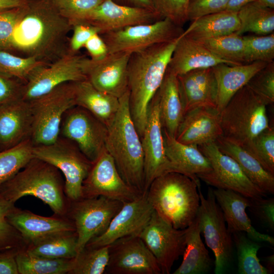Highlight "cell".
I'll return each instance as SVG.
<instances>
[{"instance_id":"obj_1","label":"cell","mask_w":274,"mask_h":274,"mask_svg":"<svg viewBox=\"0 0 274 274\" xmlns=\"http://www.w3.org/2000/svg\"><path fill=\"white\" fill-rule=\"evenodd\" d=\"M72 27L52 1L28 0L21 7L6 51L49 64L68 52L65 43Z\"/></svg>"},{"instance_id":"obj_2","label":"cell","mask_w":274,"mask_h":274,"mask_svg":"<svg viewBox=\"0 0 274 274\" xmlns=\"http://www.w3.org/2000/svg\"><path fill=\"white\" fill-rule=\"evenodd\" d=\"M179 38L130 55L128 64L129 105L141 138L145 128L149 104L161 85Z\"/></svg>"},{"instance_id":"obj_3","label":"cell","mask_w":274,"mask_h":274,"mask_svg":"<svg viewBox=\"0 0 274 274\" xmlns=\"http://www.w3.org/2000/svg\"><path fill=\"white\" fill-rule=\"evenodd\" d=\"M118 110L107 126L105 148L125 182L145 193L141 138L131 118L128 90L119 98Z\"/></svg>"},{"instance_id":"obj_4","label":"cell","mask_w":274,"mask_h":274,"mask_svg":"<svg viewBox=\"0 0 274 274\" xmlns=\"http://www.w3.org/2000/svg\"><path fill=\"white\" fill-rule=\"evenodd\" d=\"M31 195L48 206L54 215L66 216L70 200L64 192V180L53 165L33 157L0 187V198L12 203Z\"/></svg>"},{"instance_id":"obj_5","label":"cell","mask_w":274,"mask_h":274,"mask_svg":"<svg viewBox=\"0 0 274 274\" xmlns=\"http://www.w3.org/2000/svg\"><path fill=\"white\" fill-rule=\"evenodd\" d=\"M198 186L183 174L169 172L155 179L146 191L153 210L179 229L195 220L200 206Z\"/></svg>"},{"instance_id":"obj_6","label":"cell","mask_w":274,"mask_h":274,"mask_svg":"<svg viewBox=\"0 0 274 274\" xmlns=\"http://www.w3.org/2000/svg\"><path fill=\"white\" fill-rule=\"evenodd\" d=\"M266 105L246 85L220 112L223 136L241 146L269 128Z\"/></svg>"},{"instance_id":"obj_7","label":"cell","mask_w":274,"mask_h":274,"mask_svg":"<svg viewBox=\"0 0 274 274\" xmlns=\"http://www.w3.org/2000/svg\"><path fill=\"white\" fill-rule=\"evenodd\" d=\"M33 157L44 160L57 168L64 178V192L70 201L82 197V185L93 162L73 141L59 136L53 144L33 146Z\"/></svg>"},{"instance_id":"obj_8","label":"cell","mask_w":274,"mask_h":274,"mask_svg":"<svg viewBox=\"0 0 274 274\" xmlns=\"http://www.w3.org/2000/svg\"><path fill=\"white\" fill-rule=\"evenodd\" d=\"M74 83L62 84L49 93L29 101L33 122L30 140L33 146L50 145L59 138L64 113L76 106Z\"/></svg>"},{"instance_id":"obj_9","label":"cell","mask_w":274,"mask_h":274,"mask_svg":"<svg viewBox=\"0 0 274 274\" xmlns=\"http://www.w3.org/2000/svg\"><path fill=\"white\" fill-rule=\"evenodd\" d=\"M200 206L196 219L207 245L213 252L215 274H223L229 267L233 257V241L222 210L209 187L207 197L198 188Z\"/></svg>"},{"instance_id":"obj_10","label":"cell","mask_w":274,"mask_h":274,"mask_svg":"<svg viewBox=\"0 0 274 274\" xmlns=\"http://www.w3.org/2000/svg\"><path fill=\"white\" fill-rule=\"evenodd\" d=\"M184 31L182 27L167 18H162L154 22L131 25L100 35L107 45L108 53L132 54L154 45L177 39Z\"/></svg>"},{"instance_id":"obj_11","label":"cell","mask_w":274,"mask_h":274,"mask_svg":"<svg viewBox=\"0 0 274 274\" xmlns=\"http://www.w3.org/2000/svg\"><path fill=\"white\" fill-rule=\"evenodd\" d=\"M123 204L104 196L70 200L66 217L75 228L78 253L91 239L106 230Z\"/></svg>"},{"instance_id":"obj_12","label":"cell","mask_w":274,"mask_h":274,"mask_svg":"<svg viewBox=\"0 0 274 274\" xmlns=\"http://www.w3.org/2000/svg\"><path fill=\"white\" fill-rule=\"evenodd\" d=\"M198 147L209 159L212 167L210 172L197 176L200 180L216 188L230 190L250 199L266 196L233 158L219 149L215 142L200 145Z\"/></svg>"},{"instance_id":"obj_13","label":"cell","mask_w":274,"mask_h":274,"mask_svg":"<svg viewBox=\"0 0 274 274\" xmlns=\"http://www.w3.org/2000/svg\"><path fill=\"white\" fill-rule=\"evenodd\" d=\"M86 58L68 51L49 65L38 68L24 83L21 98L31 101L62 84L86 80L84 73Z\"/></svg>"},{"instance_id":"obj_14","label":"cell","mask_w":274,"mask_h":274,"mask_svg":"<svg viewBox=\"0 0 274 274\" xmlns=\"http://www.w3.org/2000/svg\"><path fill=\"white\" fill-rule=\"evenodd\" d=\"M107 127L85 109L75 106L65 112L59 136L74 142L93 163L105 150Z\"/></svg>"},{"instance_id":"obj_15","label":"cell","mask_w":274,"mask_h":274,"mask_svg":"<svg viewBox=\"0 0 274 274\" xmlns=\"http://www.w3.org/2000/svg\"><path fill=\"white\" fill-rule=\"evenodd\" d=\"M188 227L174 228L154 211L139 236L157 260L162 274H169L185 248Z\"/></svg>"},{"instance_id":"obj_16","label":"cell","mask_w":274,"mask_h":274,"mask_svg":"<svg viewBox=\"0 0 274 274\" xmlns=\"http://www.w3.org/2000/svg\"><path fill=\"white\" fill-rule=\"evenodd\" d=\"M82 191V198L104 196L123 203L142 194L125 182L106 149L93 162L83 181Z\"/></svg>"},{"instance_id":"obj_17","label":"cell","mask_w":274,"mask_h":274,"mask_svg":"<svg viewBox=\"0 0 274 274\" xmlns=\"http://www.w3.org/2000/svg\"><path fill=\"white\" fill-rule=\"evenodd\" d=\"M107 274H161L155 258L139 235L120 238L108 246Z\"/></svg>"},{"instance_id":"obj_18","label":"cell","mask_w":274,"mask_h":274,"mask_svg":"<svg viewBox=\"0 0 274 274\" xmlns=\"http://www.w3.org/2000/svg\"><path fill=\"white\" fill-rule=\"evenodd\" d=\"M141 141L144 154L145 189L157 177L170 172L164 148L159 98L156 92L149 106L147 122Z\"/></svg>"},{"instance_id":"obj_19","label":"cell","mask_w":274,"mask_h":274,"mask_svg":"<svg viewBox=\"0 0 274 274\" xmlns=\"http://www.w3.org/2000/svg\"><path fill=\"white\" fill-rule=\"evenodd\" d=\"M154 211L147 199L146 192L132 201L123 203L106 230L91 239L85 247L107 246L120 238L139 235Z\"/></svg>"},{"instance_id":"obj_20","label":"cell","mask_w":274,"mask_h":274,"mask_svg":"<svg viewBox=\"0 0 274 274\" xmlns=\"http://www.w3.org/2000/svg\"><path fill=\"white\" fill-rule=\"evenodd\" d=\"M131 54L108 53L104 58L92 60L86 58L84 73L87 79L98 90L119 98L128 90V64Z\"/></svg>"},{"instance_id":"obj_21","label":"cell","mask_w":274,"mask_h":274,"mask_svg":"<svg viewBox=\"0 0 274 274\" xmlns=\"http://www.w3.org/2000/svg\"><path fill=\"white\" fill-rule=\"evenodd\" d=\"M161 19L156 13L149 10L120 4L114 0H104L81 22L95 27L101 35Z\"/></svg>"},{"instance_id":"obj_22","label":"cell","mask_w":274,"mask_h":274,"mask_svg":"<svg viewBox=\"0 0 274 274\" xmlns=\"http://www.w3.org/2000/svg\"><path fill=\"white\" fill-rule=\"evenodd\" d=\"M222 135L220 112L216 108L200 107L185 113L175 138L183 144L199 146L215 142Z\"/></svg>"},{"instance_id":"obj_23","label":"cell","mask_w":274,"mask_h":274,"mask_svg":"<svg viewBox=\"0 0 274 274\" xmlns=\"http://www.w3.org/2000/svg\"><path fill=\"white\" fill-rule=\"evenodd\" d=\"M7 219L20 233L26 246L54 233L76 231L73 222L66 216L44 217L15 206Z\"/></svg>"},{"instance_id":"obj_24","label":"cell","mask_w":274,"mask_h":274,"mask_svg":"<svg viewBox=\"0 0 274 274\" xmlns=\"http://www.w3.org/2000/svg\"><path fill=\"white\" fill-rule=\"evenodd\" d=\"M32 115L30 101L18 99L0 105V152L30 139Z\"/></svg>"},{"instance_id":"obj_25","label":"cell","mask_w":274,"mask_h":274,"mask_svg":"<svg viewBox=\"0 0 274 274\" xmlns=\"http://www.w3.org/2000/svg\"><path fill=\"white\" fill-rule=\"evenodd\" d=\"M177 78L185 113L200 107L217 108V84L212 67L193 70Z\"/></svg>"},{"instance_id":"obj_26","label":"cell","mask_w":274,"mask_h":274,"mask_svg":"<svg viewBox=\"0 0 274 274\" xmlns=\"http://www.w3.org/2000/svg\"><path fill=\"white\" fill-rule=\"evenodd\" d=\"M216 200L223 213L227 227L232 233L245 232L250 239L257 242H267L273 246L274 238L258 231L252 226L246 209L251 205V199L227 189H213Z\"/></svg>"},{"instance_id":"obj_27","label":"cell","mask_w":274,"mask_h":274,"mask_svg":"<svg viewBox=\"0 0 274 274\" xmlns=\"http://www.w3.org/2000/svg\"><path fill=\"white\" fill-rule=\"evenodd\" d=\"M162 129L165 154L169 163L170 172L187 176L200 188L199 179L197 176L212 170L209 159L200 151L198 146L180 143Z\"/></svg>"},{"instance_id":"obj_28","label":"cell","mask_w":274,"mask_h":274,"mask_svg":"<svg viewBox=\"0 0 274 274\" xmlns=\"http://www.w3.org/2000/svg\"><path fill=\"white\" fill-rule=\"evenodd\" d=\"M220 63L232 65L214 54L200 42L182 35L174 49L167 70L178 76L193 70L212 67Z\"/></svg>"},{"instance_id":"obj_29","label":"cell","mask_w":274,"mask_h":274,"mask_svg":"<svg viewBox=\"0 0 274 274\" xmlns=\"http://www.w3.org/2000/svg\"><path fill=\"white\" fill-rule=\"evenodd\" d=\"M267 63L262 61L234 65L220 63L212 67L217 84V109L220 113L234 94Z\"/></svg>"},{"instance_id":"obj_30","label":"cell","mask_w":274,"mask_h":274,"mask_svg":"<svg viewBox=\"0 0 274 274\" xmlns=\"http://www.w3.org/2000/svg\"><path fill=\"white\" fill-rule=\"evenodd\" d=\"M157 93L162 128L175 138L185 114L177 76L167 70Z\"/></svg>"},{"instance_id":"obj_31","label":"cell","mask_w":274,"mask_h":274,"mask_svg":"<svg viewBox=\"0 0 274 274\" xmlns=\"http://www.w3.org/2000/svg\"><path fill=\"white\" fill-rule=\"evenodd\" d=\"M74 84L76 106L88 111L107 127L118 110L119 98L98 90L87 79Z\"/></svg>"},{"instance_id":"obj_32","label":"cell","mask_w":274,"mask_h":274,"mask_svg":"<svg viewBox=\"0 0 274 274\" xmlns=\"http://www.w3.org/2000/svg\"><path fill=\"white\" fill-rule=\"evenodd\" d=\"M219 149L233 158L248 178L265 194L274 193V175L242 146L222 135L215 142Z\"/></svg>"},{"instance_id":"obj_33","label":"cell","mask_w":274,"mask_h":274,"mask_svg":"<svg viewBox=\"0 0 274 274\" xmlns=\"http://www.w3.org/2000/svg\"><path fill=\"white\" fill-rule=\"evenodd\" d=\"M183 35L201 41L237 32L241 27L237 12L224 10L191 21Z\"/></svg>"},{"instance_id":"obj_34","label":"cell","mask_w":274,"mask_h":274,"mask_svg":"<svg viewBox=\"0 0 274 274\" xmlns=\"http://www.w3.org/2000/svg\"><path fill=\"white\" fill-rule=\"evenodd\" d=\"M200 234L196 217L188 227L183 260L174 274H204L210 271L213 262Z\"/></svg>"},{"instance_id":"obj_35","label":"cell","mask_w":274,"mask_h":274,"mask_svg":"<svg viewBox=\"0 0 274 274\" xmlns=\"http://www.w3.org/2000/svg\"><path fill=\"white\" fill-rule=\"evenodd\" d=\"M76 231H62L50 235L26 246L33 255L51 258H74L78 254Z\"/></svg>"},{"instance_id":"obj_36","label":"cell","mask_w":274,"mask_h":274,"mask_svg":"<svg viewBox=\"0 0 274 274\" xmlns=\"http://www.w3.org/2000/svg\"><path fill=\"white\" fill-rule=\"evenodd\" d=\"M75 258H51L29 253L20 249L16 257L19 274H68Z\"/></svg>"},{"instance_id":"obj_37","label":"cell","mask_w":274,"mask_h":274,"mask_svg":"<svg viewBox=\"0 0 274 274\" xmlns=\"http://www.w3.org/2000/svg\"><path fill=\"white\" fill-rule=\"evenodd\" d=\"M241 24L239 30L235 32L242 35L247 32L256 35H266L273 32L274 10L262 7L252 2L237 12Z\"/></svg>"},{"instance_id":"obj_38","label":"cell","mask_w":274,"mask_h":274,"mask_svg":"<svg viewBox=\"0 0 274 274\" xmlns=\"http://www.w3.org/2000/svg\"><path fill=\"white\" fill-rule=\"evenodd\" d=\"M198 41L232 65L246 63V45L243 35L234 32Z\"/></svg>"},{"instance_id":"obj_39","label":"cell","mask_w":274,"mask_h":274,"mask_svg":"<svg viewBox=\"0 0 274 274\" xmlns=\"http://www.w3.org/2000/svg\"><path fill=\"white\" fill-rule=\"evenodd\" d=\"M237 250L238 270L239 274H269L260 262L257 252L261 248L259 242L249 238L244 232L232 233Z\"/></svg>"},{"instance_id":"obj_40","label":"cell","mask_w":274,"mask_h":274,"mask_svg":"<svg viewBox=\"0 0 274 274\" xmlns=\"http://www.w3.org/2000/svg\"><path fill=\"white\" fill-rule=\"evenodd\" d=\"M33 147L30 139H28L16 146L0 152V187L33 158Z\"/></svg>"},{"instance_id":"obj_41","label":"cell","mask_w":274,"mask_h":274,"mask_svg":"<svg viewBox=\"0 0 274 274\" xmlns=\"http://www.w3.org/2000/svg\"><path fill=\"white\" fill-rule=\"evenodd\" d=\"M109 261L108 247H85L75 258L68 274H102Z\"/></svg>"},{"instance_id":"obj_42","label":"cell","mask_w":274,"mask_h":274,"mask_svg":"<svg viewBox=\"0 0 274 274\" xmlns=\"http://www.w3.org/2000/svg\"><path fill=\"white\" fill-rule=\"evenodd\" d=\"M49 65L31 57H23L0 49V73L25 83L38 68Z\"/></svg>"},{"instance_id":"obj_43","label":"cell","mask_w":274,"mask_h":274,"mask_svg":"<svg viewBox=\"0 0 274 274\" xmlns=\"http://www.w3.org/2000/svg\"><path fill=\"white\" fill-rule=\"evenodd\" d=\"M267 172L274 175V128L264 130L242 146Z\"/></svg>"},{"instance_id":"obj_44","label":"cell","mask_w":274,"mask_h":274,"mask_svg":"<svg viewBox=\"0 0 274 274\" xmlns=\"http://www.w3.org/2000/svg\"><path fill=\"white\" fill-rule=\"evenodd\" d=\"M246 45L245 62H273L274 33L243 36Z\"/></svg>"},{"instance_id":"obj_45","label":"cell","mask_w":274,"mask_h":274,"mask_svg":"<svg viewBox=\"0 0 274 274\" xmlns=\"http://www.w3.org/2000/svg\"><path fill=\"white\" fill-rule=\"evenodd\" d=\"M104 0H53L59 12L71 24L83 21Z\"/></svg>"},{"instance_id":"obj_46","label":"cell","mask_w":274,"mask_h":274,"mask_svg":"<svg viewBox=\"0 0 274 274\" xmlns=\"http://www.w3.org/2000/svg\"><path fill=\"white\" fill-rule=\"evenodd\" d=\"M14 206L0 198V250L26 248L20 233L7 219V214Z\"/></svg>"},{"instance_id":"obj_47","label":"cell","mask_w":274,"mask_h":274,"mask_svg":"<svg viewBox=\"0 0 274 274\" xmlns=\"http://www.w3.org/2000/svg\"><path fill=\"white\" fill-rule=\"evenodd\" d=\"M266 105L274 102V62H269L246 85Z\"/></svg>"},{"instance_id":"obj_48","label":"cell","mask_w":274,"mask_h":274,"mask_svg":"<svg viewBox=\"0 0 274 274\" xmlns=\"http://www.w3.org/2000/svg\"><path fill=\"white\" fill-rule=\"evenodd\" d=\"M190 0H152L155 12L161 18H167L182 27L188 21Z\"/></svg>"},{"instance_id":"obj_49","label":"cell","mask_w":274,"mask_h":274,"mask_svg":"<svg viewBox=\"0 0 274 274\" xmlns=\"http://www.w3.org/2000/svg\"><path fill=\"white\" fill-rule=\"evenodd\" d=\"M229 0H190L188 10V21L225 10Z\"/></svg>"},{"instance_id":"obj_50","label":"cell","mask_w":274,"mask_h":274,"mask_svg":"<svg viewBox=\"0 0 274 274\" xmlns=\"http://www.w3.org/2000/svg\"><path fill=\"white\" fill-rule=\"evenodd\" d=\"M72 26L73 32L68 43V51L73 53H78L91 37L99 33L96 28L86 23H76Z\"/></svg>"},{"instance_id":"obj_51","label":"cell","mask_w":274,"mask_h":274,"mask_svg":"<svg viewBox=\"0 0 274 274\" xmlns=\"http://www.w3.org/2000/svg\"><path fill=\"white\" fill-rule=\"evenodd\" d=\"M21 7L0 11V49H7Z\"/></svg>"},{"instance_id":"obj_52","label":"cell","mask_w":274,"mask_h":274,"mask_svg":"<svg viewBox=\"0 0 274 274\" xmlns=\"http://www.w3.org/2000/svg\"><path fill=\"white\" fill-rule=\"evenodd\" d=\"M249 208L265 226L274 230L273 198L251 199Z\"/></svg>"},{"instance_id":"obj_53","label":"cell","mask_w":274,"mask_h":274,"mask_svg":"<svg viewBox=\"0 0 274 274\" xmlns=\"http://www.w3.org/2000/svg\"><path fill=\"white\" fill-rule=\"evenodd\" d=\"M24 83L0 73V105L21 99Z\"/></svg>"},{"instance_id":"obj_54","label":"cell","mask_w":274,"mask_h":274,"mask_svg":"<svg viewBox=\"0 0 274 274\" xmlns=\"http://www.w3.org/2000/svg\"><path fill=\"white\" fill-rule=\"evenodd\" d=\"M87 50L90 59L96 61L105 57L108 54L107 45L99 33L91 37L84 47Z\"/></svg>"},{"instance_id":"obj_55","label":"cell","mask_w":274,"mask_h":274,"mask_svg":"<svg viewBox=\"0 0 274 274\" xmlns=\"http://www.w3.org/2000/svg\"><path fill=\"white\" fill-rule=\"evenodd\" d=\"M20 249L0 250V274H19L16 257Z\"/></svg>"},{"instance_id":"obj_56","label":"cell","mask_w":274,"mask_h":274,"mask_svg":"<svg viewBox=\"0 0 274 274\" xmlns=\"http://www.w3.org/2000/svg\"><path fill=\"white\" fill-rule=\"evenodd\" d=\"M119 3L127 6L146 9L156 13L154 8L152 0H119Z\"/></svg>"},{"instance_id":"obj_57","label":"cell","mask_w":274,"mask_h":274,"mask_svg":"<svg viewBox=\"0 0 274 274\" xmlns=\"http://www.w3.org/2000/svg\"><path fill=\"white\" fill-rule=\"evenodd\" d=\"M28 1V0H0V11L21 7Z\"/></svg>"},{"instance_id":"obj_58","label":"cell","mask_w":274,"mask_h":274,"mask_svg":"<svg viewBox=\"0 0 274 274\" xmlns=\"http://www.w3.org/2000/svg\"><path fill=\"white\" fill-rule=\"evenodd\" d=\"M255 0H229L225 10L237 12L246 5L254 2Z\"/></svg>"},{"instance_id":"obj_59","label":"cell","mask_w":274,"mask_h":274,"mask_svg":"<svg viewBox=\"0 0 274 274\" xmlns=\"http://www.w3.org/2000/svg\"><path fill=\"white\" fill-rule=\"evenodd\" d=\"M264 261L265 262L266 269L269 273L273 272L274 270V255L273 254L268 256L264 258Z\"/></svg>"},{"instance_id":"obj_60","label":"cell","mask_w":274,"mask_h":274,"mask_svg":"<svg viewBox=\"0 0 274 274\" xmlns=\"http://www.w3.org/2000/svg\"><path fill=\"white\" fill-rule=\"evenodd\" d=\"M254 2L262 7L274 9V0H255Z\"/></svg>"},{"instance_id":"obj_61","label":"cell","mask_w":274,"mask_h":274,"mask_svg":"<svg viewBox=\"0 0 274 274\" xmlns=\"http://www.w3.org/2000/svg\"><path fill=\"white\" fill-rule=\"evenodd\" d=\"M115 2H116V3H119V0H114Z\"/></svg>"},{"instance_id":"obj_62","label":"cell","mask_w":274,"mask_h":274,"mask_svg":"<svg viewBox=\"0 0 274 274\" xmlns=\"http://www.w3.org/2000/svg\"><path fill=\"white\" fill-rule=\"evenodd\" d=\"M48 1H52V2L53 1V0H48Z\"/></svg>"}]
</instances>
